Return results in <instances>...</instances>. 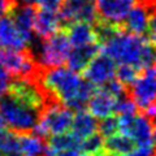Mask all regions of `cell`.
Returning a JSON list of instances; mask_svg holds the SVG:
<instances>
[{
  "label": "cell",
  "mask_w": 156,
  "mask_h": 156,
  "mask_svg": "<svg viewBox=\"0 0 156 156\" xmlns=\"http://www.w3.org/2000/svg\"><path fill=\"white\" fill-rule=\"evenodd\" d=\"M38 82L55 103L81 111L94 94V85L70 68H42Z\"/></svg>",
  "instance_id": "6da1fadb"
},
{
  "label": "cell",
  "mask_w": 156,
  "mask_h": 156,
  "mask_svg": "<svg viewBox=\"0 0 156 156\" xmlns=\"http://www.w3.org/2000/svg\"><path fill=\"white\" fill-rule=\"evenodd\" d=\"M101 52L120 65H131L138 70L150 69L156 62V47L142 37L130 34L120 26L101 44Z\"/></svg>",
  "instance_id": "7a4b0ae2"
},
{
  "label": "cell",
  "mask_w": 156,
  "mask_h": 156,
  "mask_svg": "<svg viewBox=\"0 0 156 156\" xmlns=\"http://www.w3.org/2000/svg\"><path fill=\"white\" fill-rule=\"evenodd\" d=\"M0 115L12 131L25 134L37 129L41 112L8 92L0 99Z\"/></svg>",
  "instance_id": "3957f363"
},
{
  "label": "cell",
  "mask_w": 156,
  "mask_h": 156,
  "mask_svg": "<svg viewBox=\"0 0 156 156\" xmlns=\"http://www.w3.org/2000/svg\"><path fill=\"white\" fill-rule=\"evenodd\" d=\"M0 64L14 78L37 80L42 65L37 60L31 48L16 50H0Z\"/></svg>",
  "instance_id": "277c9868"
},
{
  "label": "cell",
  "mask_w": 156,
  "mask_h": 156,
  "mask_svg": "<svg viewBox=\"0 0 156 156\" xmlns=\"http://www.w3.org/2000/svg\"><path fill=\"white\" fill-rule=\"evenodd\" d=\"M37 60L43 68H57L65 64L72 51V43L65 29L43 39L38 44Z\"/></svg>",
  "instance_id": "5b68a950"
},
{
  "label": "cell",
  "mask_w": 156,
  "mask_h": 156,
  "mask_svg": "<svg viewBox=\"0 0 156 156\" xmlns=\"http://www.w3.org/2000/svg\"><path fill=\"white\" fill-rule=\"evenodd\" d=\"M73 116L70 108L60 103H50L41 112L37 131L42 136H55L68 133L73 125Z\"/></svg>",
  "instance_id": "8992f818"
},
{
  "label": "cell",
  "mask_w": 156,
  "mask_h": 156,
  "mask_svg": "<svg viewBox=\"0 0 156 156\" xmlns=\"http://www.w3.org/2000/svg\"><path fill=\"white\" fill-rule=\"evenodd\" d=\"M128 94L143 113L156 107V72L152 69L142 70L128 89Z\"/></svg>",
  "instance_id": "52a82bcc"
},
{
  "label": "cell",
  "mask_w": 156,
  "mask_h": 156,
  "mask_svg": "<svg viewBox=\"0 0 156 156\" xmlns=\"http://www.w3.org/2000/svg\"><path fill=\"white\" fill-rule=\"evenodd\" d=\"M120 119V131L130 136L136 147H154V121L147 115Z\"/></svg>",
  "instance_id": "ba28073f"
},
{
  "label": "cell",
  "mask_w": 156,
  "mask_h": 156,
  "mask_svg": "<svg viewBox=\"0 0 156 156\" xmlns=\"http://www.w3.org/2000/svg\"><path fill=\"white\" fill-rule=\"evenodd\" d=\"M62 29L74 22L95 23L99 18L96 0H65L60 9Z\"/></svg>",
  "instance_id": "9c48e42d"
},
{
  "label": "cell",
  "mask_w": 156,
  "mask_h": 156,
  "mask_svg": "<svg viewBox=\"0 0 156 156\" xmlns=\"http://www.w3.org/2000/svg\"><path fill=\"white\" fill-rule=\"evenodd\" d=\"M116 73V61L108 55H105L104 52H101L83 70V76L85 80L89 81L91 85L103 87L113 80Z\"/></svg>",
  "instance_id": "30bf717a"
},
{
  "label": "cell",
  "mask_w": 156,
  "mask_h": 156,
  "mask_svg": "<svg viewBox=\"0 0 156 156\" xmlns=\"http://www.w3.org/2000/svg\"><path fill=\"white\" fill-rule=\"evenodd\" d=\"M138 0H96L99 18L105 22L121 25Z\"/></svg>",
  "instance_id": "8fae6325"
},
{
  "label": "cell",
  "mask_w": 156,
  "mask_h": 156,
  "mask_svg": "<svg viewBox=\"0 0 156 156\" xmlns=\"http://www.w3.org/2000/svg\"><path fill=\"white\" fill-rule=\"evenodd\" d=\"M30 46L20 30L13 18L5 16L0 18V50H26Z\"/></svg>",
  "instance_id": "7c38bea8"
},
{
  "label": "cell",
  "mask_w": 156,
  "mask_h": 156,
  "mask_svg": "<svg viewBox=\"0 0 156 156\" xmlns=\"http://www.w3.org/2000/svg\"><path fill=\"white\" fill-rule=\"evenodd\" d=\"M117 101L119 99L116 96H113L111 92L101 87L100 90H96L92 94L89 103H87V107H89V112L92 116L103 120L116 113Z\"/></svg>",
  "instance_id": "4fadbf2b"
},
{
  "label": "cell",
  "mask_w": 156,
  "mask_h": 156,
  "mask_svg": "<svg viewBox=\"0 0 156 156\" xmlns=\"http://www.w3.org/2000/svg\"><path fill=\"white\" fill-rule=\"evenodd\" d=\"M9 16L13 18L17 29L23 35V38L27 41L29 44L34 43L33 39H34V34H35L34 25H35V17H37V11L34 9V7L21 4V5H17L14 8Z\"/></svg>",
  "instance_id": "5bb4252c"
},
{
  "label": "cell",
  "mask_w": 156,
  "mask_h": 156,
  "mask_svg": "<svg viewBox=\"0 0 156 156\" xmlns=\"http://www.w3.org/2000/svg\"><path fill=\"white\" fill-rule=\"evenodd\" d=\"M62 29V21L60 12L47 11V9H38L35 17L34 31L38 38L46 39L53 35L55 33Z\"/></svg>",
  "instance_id": "9a60e30c"
},
{
  "label": "cell",
  "mask_w": 156,
  "mask_h": 156,
  "mask_svg": "<svg viewBox=\"0 0 156 156\" xmlns=\"http://www.w3.org/2000/svg\"><path fill=\"white\" fill-rule=\"evenodd\" d=\"M101 51V46L99 43H91V44L73 47L69 53L66 64L74 72H83L90 62L99 55Z\"/></svg>",
  "instance_id": "2e32d148"
},
{
  "label": "cell",
  "mask_w": 156,
  "mask_h": 156,
  "mask_svg": "<svg viewBox=\"0 0 156 156\" xmlns=\"http://www.w3.org/2000/svg\"><path fill=\"white\" fill-rule=\"evenodd\" d=\"M148 18H150V9L143 3L138 2V4L129 12V14L121 23L124 30L130 34L142 37L147 31L148 26Z\"/></svg>",
  "instance_id": "e0dca14e"
},
{
  "label": "cell",
  "mask_w": 156,
  "mask_h": 156,
  "mask_svg": "<svg viewBox=\"0 0 156 156\" xmlns=\"http://www.w3.org/2000/svg\"><path fill=\"white\" fill-rule=\"evenodd\" d=\"M65 31L69 37L72 47H80L91 44V43H99L95 33V27L89 22H74L65 27ZM100 44V43H99Z\"/></svg>",
  "instance_id": "ac0fdd59"
},
{
  "label": "cell",
  "mask_w": 156,
  "mask_h": 156,
  "mask_svg": "<svg viewBox=\"0 0 156 156\" xmlns=\"http://www.w3.org/2000/svg\"><path fill=\"white\" fill-rule=\"evenodd\" d=\"M99 124L96 121V117L92 116L90 112L86 111H78L77 115L74 116L72 125V131L80 139H86L91 136L92 134L98 133Z\"/></svg>",
  "instance_id": "d6986e66"
},
{
  "label": "cell",
  "mask_w": 156,
  "mask_h": 156,
  "mask_svg": "<svg viewBox=\"0 0 156 156\" xmlns=\"http://www.w3.org/2000/svg\"><path fill=\"white\" fill-rule=\"evenodd\" d=\"M135 143L130 136L119 131L117 134L104 139V152L108 156H128L134 151Z\"/></svg>",
  "instance_id": "ffe728a7"
},
{
  "label": "cell",
  "mask_w": 156,
  "mask_h": 156,
  "mask_svg": "<svg viewBox=\"0 0 156 156\" xmlns=\"http://www.w3.org/2000/svg\"><path fill=\"white\" fill-rule=\"evenodd\" d=\"M65 151H82V139L73 133L51 136L48 140L47 152H65Z\"/></svg>",
  "instance_id": "44dd1931"
},
{
  "label": "cell",
  "mask_w": 156,
  "mask_h": 156,
  "mask_svg": "<svg viewBox=\"0 0 156 156\" xmlns=\"http://www.w3.org/2000/svg\"><path fill=\"white\" fill-rule=\"evenodd\" d=\"M20 151L22 156H42L47 152V147L43 143L41 135L25 133L20 136Z\"/></svg>",
  "instance_id": "7402d4cb"
},
{
  "label": "cell",
  "mask_w": 156,
  "mask_h": 156,
  "mask_svg": "<svg viewBox=\"0 0 156 156\" xmlns=\"http://www.w3.org/2000/svg\"><path fill=\"white\" fill-rule=\"evenodd\" d=\"M0 154L3 156H22L20 151V136L14 131L0 133Z\"/></svg>",
  "instance_id": "603a6c76"
},
{
  "label": "cell",
  "mask_w": 156,
  "mask_h": 156,
  "mask_svg": "<svg viewBox=\"0 0 156 156\" xmlns=\"http://www.w3.org/2000/svg\"><path fill=\"white\" fill-rule=\"evenodd\" d=\"M82 151L89 156H96L104 151V140L99 133L92 134L82 140Z\"/></svg>",
  "instance_id": "cb8c5ba5"
},
{
  "label": "cell",
  "mask_w": 156,
  "mask_h": 156,
  "mask_svg": "<svg viewBox=\"0 0 156 156\" xmlns=\"http://www.w3.org/2000/svg\"><path fill=\"white\" fill-rule=\"evenodd\" d=\"M140 74V70H138L136 68L131 66V65H120L119 69H117V80H119L121 83H122L126 89L134 83V81L138 78V76Z\"/></svg>",
  "instance_id": "d4e9b609"
},
{
  "label": "cell",
  "mask_w": 156,
  "mask_h": 156,
  "mask_svg": "<svg viewBox=\"0 0 156 156\" xmlns=\"http://www.w3.org/2000/svg\"><path fill=\"white\" fill-rule=\"evenodd\" d=\"M120 131V119L119 116H109L107 119H103L99 122V129H98V133H99L103 138H108L117 134Z\"/></svg>",
  "instance_id": "484cf974"
},
{
  "label": "cell",
  "mask_w": 156,
  "mask_h": 156,
  "mask_svg": "<svg viewBox=\"0 0 156 156\" xmlns=\"http://www.w3.org/2000/svg\"><path fill=\"white\" fill-rule=\"evenodd\" d=\"M138 107L135 105V103L130 99L129 95H126L124 98H121L117 101V105H116V115L124 119V117H131V116H135V112Z\"/></svg>",
  "instance_id": "4316f807"
},
{
  "label": "cell",
  "mask_w": 156,
  "mask_h": 156,
  "mask_svg": "<svg viewBox=\"0 0 156 156\" xmlns=\"http://www.w3.org/2000/svg\"><path fill=\"white\" fill-rule=\"evenodd\" d=\"M147 41L156 47V8L150 9V18L147 26Z\"/></svg>",
  "instance_id": "83f0119b"
},
{
  "label": "cell",
  "mask_w": 156,
  "mask_h": 156,
  "mask_svg": "<svg viewBox=\"0 0 156 156\" xmlns=\"http://www.w3.org/2000/svg\"><path fill=\"white\" fill-rule=\"evenodd\" d=\"M11 83L12 82L9 81V73L5 70V68L0 64V99L9 92Z\"/></svg>",
  "instance_id": "f1b7e54d"
},
{
  "label": "cell",
  "mask_w": 156,
  "mask_h": 156,
  "mask_svg": "<svg viewBox=\"0 0 156 156\" xmlns=\"http://www.w3.org/2000/svg\"><path fill=\"white\" fill-rule=\"evenodd\" d=\"M64 2L65 0H39L37 5L39 7V9H47V11L60 12Z\"/></svg>",
  "instance_id": "f546056e"
},
{
  "label": "cell",
  "mask_w": 156,
  "mask_h": 156,
  "mask_svg": "<svg viewBox=\"0 0 156 156\" xmlns=\"http://www.w3.org/2000/svg\"><path fill=\"white\" fill-rule=\"evenodd\" d=\"M17 5V0H0V18L9 16Z\"/></svg>",
  "instance_id": "4dcf8cb0"
},
{
  "label": "cell",
  "mask_w": 156,
  "mask_h": 156,
  "mask_svg": "<svg viewBox=\"0 0 156 156\" xmlns=\"http://www.w3.org/2000/svg\"><path fill=\"white\" fill-rule=\"evenodd\" d=\"M128 156H156L155 147H138L136 150L131 151Z\"/></svg>",
  "instance_id": "1f68e13d"
},
{
  "label": "cell",
  "mask_w": 156,
  "mask_h": 156,
  "mask_svg": "<svg viewBox=\"0 0 156 156\" xmlns=\"http://www.w3.org/2000/svg\"><path fill=\"white\" fill-rule=\"evenodd\" d=\"M21 3V4H25V5H34V4H38L39 0H17V3Z\"/></svg>",
  "instance_id": "d6a6232c"
},
{
  "label": "cell",
  "mask_w": 156,
  "mask_h": 156,
  "mask_svg": "<svg viewBox=\"0 0 156 156\" xmlns=\"http://www.w3.org/2000/svg\"><path fill=\"white\" fill-rule=\"evenodd\" d=\"M4 126H5V121H4L3 116L0 115V133H3L4 131Z\"/></svg>",
  "instance_id": "836d02e7"
},
{
  "label": "cell",
  "mask_w": 156,
  "mask_h": 156,
  "mask_svg": "<svg viewBox=\"0 0 156 156\" xmlns=\"http://www.w3.org/2000/svg\"><path fill=\"white\" fill-rule=\"evenodd\" d=\"M154 126H155V130H154V143H155V148H156V120L154 121Z\"/></svg>",
  "instance_id": "e575fe53"
},
{
  "label": "cell",
  "mask_w": 156,
  "mask_h": 156,
  "mask_svg": "<svg viewBox=\"0 0 156 156\" xmlns=\"http://www.w3.org/2000/svg\"><path fill=\"white\" fill-rule=\"evenodd\" d=\"M96 156H108V155H107V154L104 152V151H103V152H101V154H99V155H96Z\"/></svg>",
  "instance_id": "d590c367"
},
{
  "label": "cell",
  "mask_w": 156,
  "mask_h": 156,
  "mask_svg": "<svg viewBox=\"0 0 156 156\" xmlns=\"http://www.w3.org/2000/svg\"><path fill=\"white\" fill-rule=\"evenodd\" d=\"M155 72H156V62H155Z\"/></svg>",
  "instance_id": "8d00e7d4"
},
{
  "label": "cell",
  "mask_w": 156,
  "mask_h": 156,
  "mask_svg": "<svg viewBox=\"0 0 156 156\" xmlns=\"http://www.w3.org/2000/svg\"><path fill=\"white\" fill-rule=\"evenodd\" d=\"M81 156H89V155H81Z\"/></svg>",
  "instance_id": "74e56055"
},
{
  "label": "cell",
  "mask_w": 156,
  "mask_h": 156,
  "mask_svg": "<svg viewBox=\"0 0 156 156\" xmlns=\"http://www.w3.org/2000/svg\"><path fill=\"white\" fill-rule=\"evenodd\" d=\"M0 156H3V155H2V154H0Z\"/></svg>",
  "instance_id": "f35d334b"
}]
</instances>
